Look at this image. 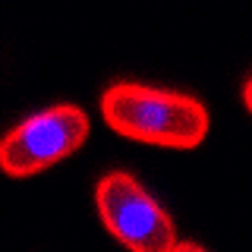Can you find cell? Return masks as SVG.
Masks as SVG:
<instances>
[{
	"mask_svg": "<svg viewBox=\"0 0 252 252\" xmlns=\"http://www.w3.org/2000/svg\"><path fill=\"white\" fill-rule=\"evenodd\" d=\"M101 117L117 136L142 145L189 152L208 136V107L195 94L167 92L142 82H110L101 92Z\"/></svg>",
	"mask_w": 252,
	"mask_h": 252,
	"instance_id": "obj_1",
	"label": "cell"
},
{
	"mask_svg": "<svg viewBox=\"0 0 252 252\" xmlns=\"http://www.w3.org/2000/svg\"><path fill=\"white\" fill-rule=\"evenodd\" d=\"M89 114L76 104H54L26 117L0 142V170L13 180L35 177L73 158L89 139Z\"/></svg>",
	"mask_w": 252,
	"mask_h": 252,
	"instance_id": "obj_2",
	"label": "cell"
},
{
	"mask_svg": "<svg viewBox=\"0 0 252 252\" xmlns=\"http://www.w3.org/2000/svg\"><path fill=\"white\" fill-rule=\"evenodd\" d=\"M94 208L107 233L132 252H173L180 243L173 218L126 170H110L94 183Z\"/></svg>",
	"mask_w": 252,
	"mask_h": 252,
	"instance_id": "obj_3",
	"label": "cell"
},
{
	"mask_svg": "<svg viewBox=\"0 0 252 252\" xmlns=\"http://www.w3.org/2000/svg\"><path fill=\"white\" fill-rule=\"evenodd\" d=\"M243 107H246L249 114H252V76L246 79V82H243Z\"/></svg>",
	"mask_w": 252,
	"mask_h": 252,
	"instance_id": "obj_4",
	"label": "cell"
}]
</instances>
